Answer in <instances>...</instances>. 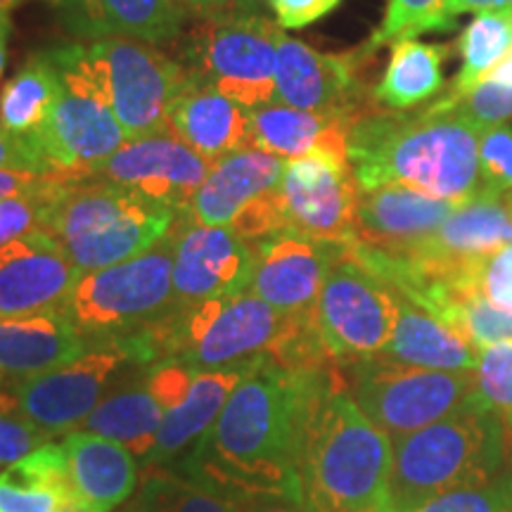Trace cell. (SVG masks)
Returning <instances> with one entry per match:
<instances>
[{
	"label": "cell",
	"mask_w": 512,
	"mask_h": 512,
	"mask_svg": "<svg viewBox=\"0 0 512 512\" xmlns=\"http://www.w3.org/2000/svg\"><path fill=\"white\" fill-rule=\"evenodd\" d=\"M356 512H392L387 505H375V508H366V510H356Z\"/></svg>",
	"instance_id": "6f0895ef"
},
{
	"label": "cell",
	"mask_w": 512,
	"mask_h": 512,
	"mask_svg": "<svg viewBox=\"0 0 512 512\" xmlns=\"http://www.w3.org/2000/svg\"><path fill=\"white\" fill-rule=\"evenodd\" d=\"M503 422L477 399L418 432L394 439L387 508L408 512L441 491L498 477L505 456Z\"/></svg>",
	"instance_id": "52a82bcc"
},
{
	"label": "cell",
	"mask_w": 512,
	"mask_h": 512,
	"mask_svg": "<svg viewBox=\"0 0 512 512\" xmlns=\"http://www.w3.org/2000/svg\"><path fill=\"white\" fill-rule=\"evenodd\" d=\"M53 188L36 192V195L0 197V247L8 245L12 240L22 238V235L31 233V230L41 228L43 202H46L48 192Z\"/></svg>",
	"instance_id": "b9f144b4"
},
{
	"label": "cell",
	"mask_w": 512,
	"mask_h": 512,
	"mask_svg": "<svg viewBox=\"0 0 512 512\" xmlns=\"http://www.w3.org/2000/svg\"><path fill=\"white\" fill-rule=\"evenodd\" d=\"M268 358V356H266ZM261 361V358H259ZM254 363L245 366L221 368V370H204L195 375L192 389L181 406L176 411L166 413L159 427L155 451L145 458L147 465H164L176 453H181L185 446L192 441H200L204 434L211 430L216 418H219L223 408L235 392V387L245 380Z\"/></svg>",
	"instance_id": "f1b7e54d"
},
{
	"label": "cell",
	"mask_w": 512,
	"mask_h": 512,
	"mask_svg": "<svg viewBox=\"0 0 512 512\" xmlns=\"http://www.w3.org/2000/svg\"><path fill=\"white\" fill-rule=\"evenodd\" d=\"M280 38L278 22L264 15L207 19L181 34L178 62L192 83L256 110L278 102L275 62Z\"/></svg>",
	"instance_id": "ba28073f"
},
{
	"label": "cell",
	"mask_w": 512,
	"mask_h": 512,
	"mask_svg": "<svg viewBox=\"0 0 512 512\" xmlns=\"http://www.w3.org/2000/svg\"><path fill=\"white\" fill-rule=\"evenodd\" d=\"M60 93L62 81L48 50L34 53L0 91V128L31 145Z\"/></svg>",
	"instance_id": "f546056e"
},
{
	"label": "cell",
	"mask_w": 512,
	"mask_h": 512,
	"mask_svg": "<svg viewBox=\"0 0 512 512\" xmlns=\"http://www.w3.org/2000/svg\"><path fill=\"white\" fill-rule=\"evenodd\" d=\"M140 512H235L230 498L216 484L169 470H152L143 484Z\"/></svg>",
	"instance_id": "836d02e7"
},
{
	"label": "cell",
	"mask_w": 512,
	"mask_h": 512,
	"mask_svg": "<svg viewBox=\"0 0 512 512\" xmlns=\"http://www.w3.org/2000/svg\"><path fill=\"white\" fill-rule=\"evenodd\" d=\"M86 337L64 309L0 316V387L46 375L79 358Z\"/></svg>",
	"instance_id": "7402d4cb"
},
{
	"label": "cell",
	"mask_w": 512,
	"mask_h": 512,
	"mask_svg": "<svg viewBox=\"0 0 512 512\" xmlns=\"http://www.w3.org/2000/svg\"><path fill=\"white\" fill-rule=\"evenodd\" d=\"M249 292L292 318H311L325 275L344 245L320 242L297 230H280L256 242Z\"/></svg>",
	"instance_id": "ac0fdd59"
},
{
	"label": "cell",
	"mask_w": 512,
	"mask_h": 512,
	"mask_svg": "<svg viewBox=\"0 0 512 512\" xmlns=\"http://www.w3.org/2000/svg\"><path fill=\"white\" fill-rule=\"evenodd\" d=\"M373 55L366 46L342 55L320 53L283 34L275 62L278 102L344 119L354 126L377 107L373 93H368L363 83V67Z\"/></svg>",
	"instance_id": "7c38bea8"
},
{
	"label": "cell",
	"mask_w": 512,
	"mask_h": 512,
	"mask_svg": "<svg viewBox=\"0 0 512 512\" xmlns=\"http://www.w3.org/2000/svg\"><path fill=\"white\" fill-rule=\"evenodd\" d=\"M254 247L228 226H204L188 211L176 219L174 306L249 292Z\"/></svg>",
	"instance_id": "e0dca14e"
},
{
	"label": "cell",
	"mask_w": 512,
	"mask_h": 512,
	"mask_svg": "<svg viewBox=\"0 0 512 512\" xmlns=\"http://www.w3.org/2000/svg\"><path fill=\"white\" fill-rule=\"evenodd\" d=\"M347 384L363 415L392 441L475 401V373L408 366L382 354L349 363Z\"/></svg>",
	"instance_id": "30bf717a"
},
{
	"label": "cell",
	"mask_w": 512,
	"mask_h": 512,
	"mask_svg": "<svg viewBox=\"0 0 512 512\" xmlns=\"http://www.w3.org/2000/svg\"><path fill=\"white\" fill-rule=\"evenodd\" d=\"M48 434L27 418L0 413V465H15L27 458Z\"/></svg>",
	"instance_id": "f6af8a7d"
},
{
	"label": "cell",
	"mask_w": 512,
	"mask_h": 512,
	"mask_svg": "<svg viewBox=\"0 0 512 512\" xmlns=\"http://www.w3.org/2000/svg\"><path fill=\"white\" fill-rule=\"evenodd\" d=\"M181 211L155 204L119 185L81 178L60 181L41 209V228L53 235L81 273L147 252L169 235Z\"/></svg>",
	"instance_id": "5b68a950"
},
{
	"label": "cell",
	"mask_w": 512,
	"mask_h": 512,
	"mask_svg": "<svg viewBox=\"0 0 512 512\" xmlns=\"http://www.w3.org/2000/svg\"><path fill=\"white\" fill-rule=\"evenodd\" d=\"M22 3H27V0H0V12H5V15H8L10 10L19 8Z\"/></svg>",
	"instance_id": "9f6ffc18"
},
{
	"label": "cell",
	"mask_w": 512,
	"mask_h": 512,
	"mask_svg": "<svg viewBox=\"0 0 512 512\" xmlns=\"http://www.w3.org/2000/svg\"><path fill=\"white\" fill-rule=\"evenodd\" d=\"M17 408H19L17 396H15V399H12L10 394H3V392H0V413H15Z\"/></svg>",
	"instance_id": "11a10c76"
},
{
	"label": "cell",
	"mask_w": 512,
	"mask_h": 512,
	"mask_svg": "<svg viewBox=\"0 0 512 512\" xmlns=\"http://www.w3.org/2000/svg\"><path fill=\"white\" fill-rule=\"evenodd\" d=\"M0 171H19V174H36V176H62L57 174L48 159L41 152L34 150L29 143L19 140L0 128ZM67 178V176H64ZM72 181V178H69Z\"/></svg>",
	"instance_id": "7dc6e473"
},
{
	"label": "cell",
	"mask_w": 512,
	"mask_h": 512,
	"mask_svg": "<svg viewBox=\"0 0 512 512\" xmlns=\"http://www.w3.org/2000/svg\"><path fill=\"white\" fill-rule=\"evenodd\" d=\"M456 207L406 185L358 190L356 242L384 254H411L437 233Z\"/></svg>",
	"instance_id": "44dd1931"
},
{
	"label": "cell",
	"mask_w": 512,
	"mask_h": 512,
	"mask_svg": "<svg viewBox=\"0 0 512 512\" xmlns=\"http://www.w3.org/2000/svg\"><path fill=\"white\" fill-rule=\"evenodd\" d=\"M448 53L444 46H430L418 38L396 41L382 79L373 88V98L384 110L406 112L434 98L444 86L441 62Z\"/></svg>",
	"instance_id": "4dcf8cb0"
},
{
	"label": "cell",
	"mask_w": 512,
	"mask_h": 512,
	"mask_svg": "<svg viewBox=\"0 0 512 512\" xmlns=\"http://www.w3.org/2000/svg\"><path fill=\"white\" fill-rule=\"evenodd\" d=\"M162 406L143 387H131L100 401L83 420L88 432L117 441L133 458H147L155 451L159 427L164 420Z\"/></svg>",
	"instance_id": "1f68e13d"
},
{
	"label": "cell",
	"mask_w": 512,
	"mask_h": 512,
	"mask_svg": "<svg viewBox=\"0 0 512 512\" xmlns=\"http://www.w3.org/2000/svg\"><path fill=\"white\" fill-rule=\"evenodd\" d=\"M475 285L486 302L512 313V245L477 261Z\"/></svg>",
	"instance_id": "60d3db41"
},
{
	"label": "cell",
	"mask_w": 512,
	"mask_h": 512,
	"mask_svg": "<svg viewBox=\"0 0 512 512\" xmlns=\"http://www.w3.org/2000/svg\"><path fill=\"white\" fill-rule=\"evenodd\" d=\"M69 27L88 38H131L162 46L181 38L183 15L174 0H50Z\"/></svg>",
	"instance_id": "cb8c5ba5"
},
{
	"label": "cell",
	"mask_w": 512,
	"mask_h": 512,
	"mask_svg": "<svg viewBox=\"0 0 512 512\" xmlns=\"http://www.w3.org/2000/svg\"><path fill=\"white\" fill-rule=\"evenodd\" d=\"M475 399L498 415L505 432L512 434V339L479 349Z\"/></svg>",
	"instance_id": "d590c367"
},
{
	"label": "cell",
	"mask_w": 512,
	"mask_h": 512,
	"mask_svg": "<svg viewBox=\"0 0 512 512\" xmlns=\"http://www.w3.org/2000/svg\"><path fill=\"white\" fill-rule=\"evenodd\" d=\"M57 181H69L64 176H36L19 174V171H0V197L8 195H36L53 188Z\"/></svg>",
	"instance_id": "f907efd6"
},
{
	"label": "cell",
	"mask_w": 512,
	"mask_h": 512,
	"mask_svg": "<svg viewBox=\"0 0 512 512\" xmlns=\"http://www.w3.org/2000/svg\"><path fill=\"white\" fill-rule=\"evenodd\" d=\"M285 368L273 356L254 363L245 380L197 441L188 472L228 491L299 494V451L320 392L332 375Z\"/></svg>",
	"instance_id": "6da1fadb"
},
{
	"label": "cell",
	"mask_w": 512,
	"mask_h": 512,
	"mask_svg": "<svg viewBox=\"0 0 512 512\" xmlns=\"http://www.w3.org/2000/svg\"><path fill=\"white\" fill-rule=\"evenodd\" d=\"M489 79H494V81H501V83H505V86H512V50H510L508 55L503 57L501 62L496 64L494 69H491Z\"/></svg>",
	"instance_id": "db71d44e"
},
{
	"label": "cell",
	"mask_w": 512,
	"mask_h": 512,
	"mask_svg": "<svg viewBox=\"0 0 512 512\" xmlns=\"http://www.w3.org/2000/svg\"><path fill=\"white\" fill-rule=\"evenodd\" d=\"M508 195H510V197H512V192H508Z\"/></svg>",
	"instance_id": "680465c9"
},
{
	"label": "cell",
	"mask_w": 512,
	"mask_h": 512,
	"mask_svg": "<svg viewBox=\"0 0 512 512\" xmlns=\"http://www.w3.org/2000/svg\"><path fill=\"white\" fill-rule=\"evenodd\" d=\"M349 128L351 124L344 119L271 102L252 110V147L271 152L285 162L318 150L349 157Z\"/></svg>",
	"instance_id": "83f0119b"
},
{
	"label": "cell",
	"mask_w": 512,
	"mask_h": 512,
	"mask_svg": "<svg viewBox=\"0 0 512 512\" xmlns=\"http://www.w3.org/2000/svg\"><path fill=\"white\" fill-rule=\"evenodd\" d=\"M482 197H501L512 192V128H484L479 143Z\"/></svg>",
	"instance_id": "74e56055"
},
{
	"label": "cell",
	"mask_w": 512,
	"mask_h": 512,
	"mask_svg": "<svg viewBox=\"0 0 512 512\" xmlns=\"http://www.w3.org/2000/svg\"><path fill=\"white\" fill-rule=\"evenodd\" d=\"M408 512H512V482L508 477H494L489 482L453 486Z\"/></svg>",
	"instance_id": "8d00e7d4"
},
{
	"label": "cell",
	"mask_w": 512,
	"mask_h": 512,
	"mask_svg": "<svg viewBox=\"0 0 512 512\" xmlns=\"http://www.w3.org/2000/svg\"><path fill=\"white\" fill-rule=\"evenodd\" d=\"M128 361L126 344L119 337H107L67 366L19 384L15 389L19 411L48 437L69 434L93 413L102 389Z\"/></svg>",
	"instance_id": "9a60e30c"
},
{
	"label": "cell",
	"mask_w": 512,
	"mask_h": 512,
	"mask_svg": "<svg viewBox=\"0 0 512 512\" xmlns=\"http://www.w3.org/2000/svg\"><path fill=\"white\" fill-rule=\"evenodd\" d=\"M342 0H268L275 22L283 29H304L318 19L328 17Z\"/></svg>",
	"instance_id": "c3c4849f"
},
{
	"label": "cell",
	"mask_w": 512,
	"mask_h": 512,
	"mask_svg": "<svg viewBox=\"0 0 512 512\" xmlns=\"http://www.w3.org/2000/svg\"><path fill=\"white\" fill-rule=\"evenodd\" d=\"M166 126L211 162L252 147V110L190 79L171 105Z\"/></svg>",
	"instance_id": "d4e9b609"
},
{
	"label": "cell",
	"mask_w": 512,
	"mask_h": 512,
	"mask_svg": "<svg viewBox=\"0 0 512 512\" xmlns=\"http://www.w3.org/2000/svg\"><path fill=\"white\" fill-rule=\"evenodd\" d=\"M81 271L43 228L0 247V316L64 309Z\"/></svg>",
	"instance_id": "d6986e66"
},
{
	"label": "cell",
	"mask_w": 512,
	"mask_h": 512,
	"mask_svg": "<svg viewBox=\"0 0 512 512\" xmlns=\"http://www.w3.org/2000/svg\"><path fill=\"white\" fill-rule=\"evenodd\" d=\"M280 192L290 230L320 242L354 245L358 183L347 155L318 150L290 159Z\"/></svg>",
	"instance_id": "4fadbf2b"
},
{
	"label": "cell",
	"mask_w": 512,
	"mask_h": 512,
	"mask_svg": "<svg viewBox=\"0 0 512 512\" xmlns=\"http://www.w3.org/2000/svg\"><path fill=\"white\" fill-rule=\"evenodd\" d=\"M399 316V292L356 259L349 245L335 256L313 309V325L332 363L380 356Z\"/></svg>",
	"instance_id": "8fae6325"
},
{
	"label": "cell",
	"mask_w": 512,
	"mask_h": 512,
	"mask_svg": "<svg viewBox=\"0 0 512 512\" xmlns=\"http://www.w3.org/2000/svg\"><path fill=\"white\" fill-rule=\"evenodd\" d=\"M463 67L453 81L451 93L463 95L491 74V69L512 50V8L477 12L458 38Z\"/></svg>",
	"instance_id": "d6a6232c"
},
{
	"label": "cell",
	"mask_w": 512,
	"mask_h": 512,
	"mask_svg": "<svg viewBox=\"0 0 512 512\" xmlns=\"http://www.w3.org/2000/svg\"><path fill=\"white\" fill-rule=\"evenodd\" d=\"M448 0H389L382 24L370 36L366 48L370 53L382 46H394L396 41H406L427 31L453 29V19L446 15Z\"/></svg>",
	"instance_id": "e575fe53"
},
{
	"label": "cell",
	"mask_w": 512,
	"mask_h": 512,
	"mask_svg": "<svg viewBox=\"0 0 512 512\" xmlns=\"http://www.w3.org/2000/svg\"><path fill=\"white\" fill-rule=\"evenodd\" d=\"M195 375V370L185 366V363L164 361L157 363V366L152 368V373L147 375L145 389L150 392L152 399L162 406L164 413H171L188 399Z\"/></svg>",
	"instance_id": "7bdbcfd3"
},
{
	"label": "cell",
	"mask_w": 512,
	"mask_h": 512,
	"mask_svg": "<svg viewBox=\"0 0 512 512\" xmlns=\"http://www.w3.org/2000/svg\"><path fill=\"white\" fill-rule=\"evenodd\" d=\"M176 223L147 252L121 264L81 273L67 316L83 337H121L174 309Z\"/></svg>",
	"instance_id": "9c48e42d"
},
{
	"label": "cell",
	"mask_w": 512,
	"mask_h": 512,
	"mask_svg": "<svg viewBox=\"0 0 512 512\" xmlns=\"http://www.w3.org/2000/svg\"><path fill=\"white\" fill-rule=\"evenodd\" d=\"M48 55L60 79L79 83L110 107L128 140L166 128L171 105L188 86L181 62L131 38H93L50 48Z\"/></svg>",
	"instance_id": "8992f818"
},
{
	"label": "cell",
	"mask_w": 512,
	"mask_h": 512,
	"mask_svg": "<svg viewBox=\"0 0 512 512\" xmlns=\"http://www.w3.org/2000/svg\"><path fill=\"white\" fill-rule=\"evenodd\" d=\"M264 3L268 0H174L183 19H195V22L264 15Z\"/></svg>",
	"instance_id": "bcb514c9"
},
{
	"label": "cell",
	"mask_w": 512,
	"mask_h": 512,
	"mask_svg": "<svg viewBox=\"0 0 512 512\" xmlns=\"http://www.w3.org/2000/svg\"><path fill=\"white\" fill-rule=\"evenodd\" d=\"M60 81V98L31 145L48 159L57 174L81 181L107 162L128 136L98 95L79 83Z\"/></svg>",
	"instance_id": "2e32d148"
},
{
	"label": "cell",
	"mask_w": 512,
	"mask_h": 512,
	"mask_svg": "<svg viewBox=\"0 0 512 512\" xmlns=\"http://www.w3.org/2000/svg\"><path fill=\"white\" fill-rule=\"evenodd\" d=\"M392 439L375 427L332 370L299 451V494L311 512H356L387 505Z\"/></svg>",
	"instance_id": "277c9868"
},
{
	"label": "cell",
	"mask_w": 512,
	"mask_h": 512,
	"mask_svg": "<svg viewBox=\"0 0 512 512\" xmlns=\"http://www.w3.org/2000/svg\"><path fill=\"white\" fill-rule=\"evenodd\" d=\"M214 162L176 136L169 126L152 136L126 140L88 178L136 192L174 211H188Z\"/></svg>",
	"instance_id": "5bb4252c"
},
{
	"label": "cell",
	"mask_w": 512,
	"mask_h": 512,
	"mask_svg": "<svg viewBox=\"0 0 512 512\" xmlns=\"http://www.w3.org/2000/svg\"><path fill=\"white\" fill-rule=\"evenodd\" d=\"M472 124L479 128L501 126L505 119L512 117V86L494 81L486 76L475 88L463 95L448 93Z\"/></svg>",
	"instance_id": "ab89813d"
},
{
	"label": "cell",
	"mask_w": 512,
	"mask_h": 512,
	"mask_svg": "<svg viewBox=\"0 0 512 512\" xmlns=\"http://www.w3.org/2000/svg\"><path fill=\"white\" fill-rule=\"evenodd\" d=\"M235 512H311L302 496L278 494V491H228Z\"/></svg>",
	"instance_id": "681fc988"
},
{
	"label": "cell",
	"mask_w": 512,
	"mask_h": 512,
	"mask_svg": "<svg viewBox=\"0 0 512 512\" xmlns=\"http://www.w3.org/2000/svg\"><path fill=\"white\" fill-rule=\"evenodd\" d=\"M508 8H512V0H448L446 15L456 22V17L465 15V12L508 10Z\"/></svg>",
	"instance_id": "816d5d0a"
},
{
	"label": "cell",
	"mask_w": 512,
	"mask_h": 512,
	"mask_svg": "<svg viewBox=\"0 0 512 512\" xmlns=\"http://www.w3.org/2000/svg\"><path fill=\"white\" fill-rule=\"evenodd\" d=\"M285 159L259 150L242 147L238 152L216 159L207 181L192 197L188 214L204 226H230L233 216L249 200L275 190L283 181Z\"/></svg>",
	"instance_id": "603a6c76"
},
{
	"label": "cell",
	"mask_w": 512,
	"mask_h": 512,
	"mask_svg": "<svg viewBox=\"0 0 512 512\" xmlns=\"http://www.w3.org/2000/svg\"><path fill=\"white\" fill-rule=\"evenodd\" d=\"M508 245H512V197H475L458 204L432 238L403 256L422 266V271L453 278Z\"/></svg>",
	"instance_id": "ffe728a7"
},
{
	"label": "cell",
	"mask_w": 512,
	"mask_h": 512,
	"mask_svg": "<svg viewBox=\"0 0 512 512\" xmlns=\"http://www.w3.org/2000/svg\"><path fill=\"white\" fill-rule=\"evenodd\" d=\"M230 230L238 238H242L249 245L271 238V235L280 233V230H290L285 216V202L280 185L275 190H268L264 195L249 200L238 214L230 221Z\"/></svg>",
	"instance_id": "f35d334b"
},
{
	"label": "cell",
	"mask_w": 512,
	"mask_h": 512,
	"mask_svg": "<svg viewBox=\"0 0 512 512\" xmlns=\"http://www.w3.org/2000/svg\"><path fill=\"white\" fill-rule=\"evenodd\" d=\"M72 503L79 501L76 498H64L53 489L24 484L0 475V512H55L62 505Z\"/></svg>",
	"instance_id": "ee69618b"
},
{
	"label": "cell",
	"mask_w": 512,
	"mask_h": 512,
	"mask_svg": "<svg viewBox=\"0 0 512 512\" xmlns=\"http://www.w3.org/2000/svg\"><path fill=\"white\" fill-rule=\"evenodd\" d=\"M76 501L86 512H112L136 489V460L117 441L69 432L62 441Z\"/></svg>",
	"instance_id": "484cf974"
},
{
	"label": "cell",
	"mask_w": 512,
	"mask_h": 512,
	"mask_svg": "<svg viewBox=\"0 0 512 512\" xmlns=\"http://www.w3.org/2000/svg\"><path fill=\"white\" fill-rule=\"evenodd\" d=\"M408 366L448 370V373H475L479 347L453 330L446 320L434 316L425 306L399 294L392 339L384 354Z\"/></svg>",
	"instance_id": "4316f807"
},
{
	"label": "cell",
	"mask_w": 512,
	"mask_h": 512,
	"mask_svg": "<svg viewBox=\"0 0 512 512\" xmlns=\"http://www.w3.org/2000/svg\"><path fill=\"white\" fill-rule=\"evenodd\" d=\"M482 133L448 93L420 112L375 107L349 128V164L358 190L406 185L463 204L482 197Z\"/></svg>",
	"instance_id": "3957f363"
},
{
	"label": "cell",
	"mask_w": 512,
	"mask_h": 512,
	"mask_svg": "<svg viewBox=\"0 0 512 512\" xmlns=\"http://www.w3.org/2000/svg\"><path fill=\"white\" fill-rule=\"evenodd\" d=\"M133 363L178 361L195 373L273 356L285 368H316L328 361L311 318L275 311L252 292L174 306L162 318L121 335Z\"/></svg>",
	"instance_id": "7a4b0ae2"
},
{
	"label": "cell",
	"mask_w": 512,
	"mask_h": 512,
	"mask_svg": "<svg viewBox=\"0 0 512 512\" xmlns=\"http://www.w3.org/2000/svg\"><path fill=\"white\" fill-rule=\"evenodd\" d=\"M10 17L0 12V74L5 72V62H8V41H10Z\"/></svg>",
	"instance_id": "f5cc1de1"
}]
</instances>
